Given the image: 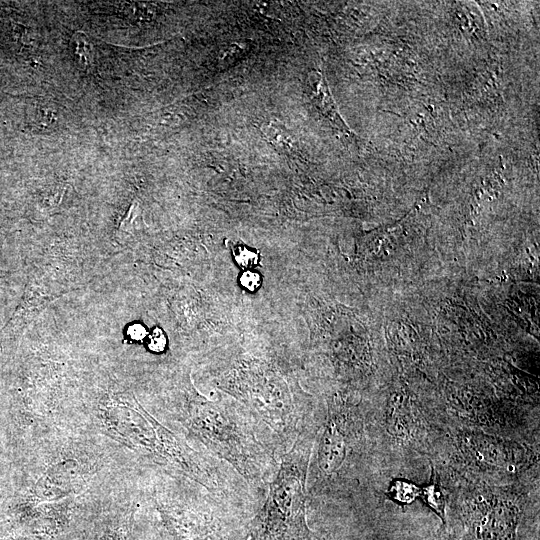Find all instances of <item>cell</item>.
Segmentation results:
<instances>
[{
  "instance_id": "1",
  "label": "cell",
  "mask_w": 540,
  "mask_h": 540,
  "mask_svg": "<svg viewBox=\"0 0 540 540\" xmlns=\"http://www.w3.org/2000/svg\"><path fill=\"white\" fill-rule=\"evenodd\" d=\"M317 422L307 425L280 459L252 516L235 540H322L308 525L307 471Z\"/></svg>"
},
{
  "instance_id": "2",
  "label": "cell",
  "mask_w": 540,
  "mask_h": 540,
  "mask_svg": "<svg viewBox=\"0 0 540 540\" xmlns=\"http://www.w3.org/2000/svg\"><path fill=\"white\" fill-rule=\"evenodd\" d=\"M511 444L484 435H472L467 439L466 449L479 464L490 467H504L517 459Z\"/></svg>"
},
{
  "instance_id": "3",
  "label": "cell",
  "mask_w": 540,
  "mask_h": 540,
  "mask_svg": "<svg viewBox=\"0 0 540 540\" xmlns=\"http://www.w3.org/2000/svg\"><path fill=\"white\" fill-rule=\"evenodd\" d=\"M230 512L220 502L211 499L197 518L194 527L187 529L177 540H224L226 522L223 519Z\"/></svg>"
},
{
  "instance_id": "4",
  "label": "cell",
  "mask_w": 540,
  "mask_h": 540,
  "mask_svg": "<svg viewBox=\"0 0 540 540\" xmlns=\"http://www.w3.org/2000/svg\"><path fill=\"white\" fill-rule=\"evenodd\" d=\"M306 85L311 101L321 113L340 130L349 131L338 113L323 74L318 71L311 72L307 77Z\"/></svg>"
},
{
  "instance_id": "5",
  "label": "cell",
  "mask_w": 540,
  "mask_h": 540,
  "mask_svg": "<svg viewBox=\"0 0 540 540\" xmlns=\"http://www.w3.org/2000/svg\"><path fill=\"white\" fill-rule=\"evenodd\" d=\"M422 501L442 520L446 521V497L435 479L420 488Z\"/></svg>"
},
{
  "instance_id": "6",
  "label": "cell",
  "mask_w": 540,
  "mask_h": 540,
  "mask_svg": "<svg viewBox=\"0 0 540 540\" xmlns=\"http://www.w3.org/2000/svg\"><path fill=\"white\" fill-rule=\"evenodd\" d=\"M388 497L399 504H410L420 495V487L416 484L398 479L391 482Z\"/></svg>"
},
{
  "instance_id": "7",
  "label": "cell",
  "mask_w": 540,
  "mask_h": 540,
  "mask_svg": "<svg viewBox=\"0 0 540 540\" xmlns=\"http://www.w3.org/2000/svg\"><path fill=\"white\" fill-rule=\"evenodd\" d=\"M263 133L269 142L279 151L287 153L294 149V139L276 124H268L263 127Z\"/></svg>"
},
{
  "instance_id": "8",
  "label": "cell",
  "mask_w": 540,
  "mask_h": 540,
  "mask_svg": "<svg viewBox=\"0 0 540 540\" xmlns=\"http://www.w3.org/2000/svg\"><path fill=\"white\" fill-rule=\"evenodd\" d=\"M232 252L236 263L244 270L252 269L259 262L258 252L244 244H236Z\"/></svg>"
},
{
  "instance_id": "9",
  "label": "cell",
  "mask_w": 540,
  "mask_h": 540,
  "mask_svg": "<svg viewBox=\"0 0 540 540\" xmlns=\"http://www.w3.org/2000/svg\"><path fill=\"white\" fill-rule=\"evenodd\" d=\"M74 51L78 56L79 61L82 65L87 66L91 63L92 55V46L87 38V35L83 32H77L73 36Z\"/></svg>"
},
{
  "instance_id": "10",
  "label": "cell",
  "mask_w": 540,
  "mask_h": 540,
  "mask_svg": "<svg viewBox=\"0 0 540 540\" xmlns=\"http://www.w3.org/2000/svg\"><path fill=\"white\" fill-rule=\"evenodd\" d=\"M239 283L245 290L255 292L261 286V276L253 269H245L239 277Z\"/></svg>"
},
{
  "instance_id": "11",
  "label": "cell",
  "mask_w": 540,
  "mask_h": 540,
  "mask_svg": "<svg viewBox=\"0 0 540 540\" xmlns=\"http://www.w3.org/2000/svg\"><path fill=\"white\" fill-rule=\"evenodd\" d=\"M245 50V46L239 43L230 44L221 54L220 60L227 65L238 59Z\"/></svg>"
},
{
  "instance_id": "12",
  "label": "cell",
  "mask_w": 540,
  "mask_h": 540,
  "mask_svg": "<svg viewBox=\"0 0 540 540\" xmlns=\"http://www.w3.org/2000/svg\"><path fill=\"white\" fill-rule=\"evenodd\" d=\"M166 344L167 341L163 332L159 329H156L150 337L149 348L155 352H161L164 350Z\"/></svg>"
}]
</instances>
